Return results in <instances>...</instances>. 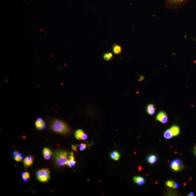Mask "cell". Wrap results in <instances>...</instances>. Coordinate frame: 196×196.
Instances as JSON below:
<instances>
[{"label": "cell", "mask_w": 196, "mask_h": 196, "mask_svg": "<svg viewBox=\"0 0 196 196\" xmlns=\"http://www.w3.org/2000/svg\"><path fill=\"white\" fill-rule=\"evenodd\" d=\"M50 128L54 132L63 135L70 132V128L65 122L60 119H53L50 123Z\"/></svg>", "instance_id": "obj_1"}, {"label": "cell", "mask_w": 196, "mask_h": 196, "mask_svg": "<svg viewBox=\"0 0 196 196\" xmlns=\"http://www.w3.org/2000/svg\"><path fill=\"white\" fill-rule=\"evenodd\" d=\"M69 154L67 152L64 151H57L54 155L55 162L57 166L61 167L67 165Z\"/></svg>", "instance_id": "obj_2"}, {"label": "cell", "mask_w": 196, "mask_h": 196, "mask_svg": "<svg viewBox=\"0 0 196 196\" xmlns=\"http://www.w3.org/2000/svg\"><path fill=\"white\" fill-rule=\"evenodd\" d=\"M50 172L48 169H41L36 173V176L38 180L42 182H46L50 178Z\"/></svg>", "instance_id": "obj_3"}, {"label": "cell", "mask_w": 196, "mask_h": 196, "mask_svg": "<svg viewBox=\"0 0 196 196\" xmlns=\"http://www.w3.org/2000/svg\"><path fill=\"white\" fill-rule=\"evenodd\" d=\"M172 170L175 171H181L183 168V165L182 161L179 159L173 160L170 163Z\"/></svg>", "instance_id": "obj_4"}, {"label": "cell", "mask_w": 196, "mask_h": 196, "mask_svg": "<svg viewBox=\"0 0 196 196\" xmlns=\"http://www.w3.org/2000/svg\"><path fill=\"white\" fill-rule=\"evenodd\" d=\"M35 126L37 130L41 131L45 129L46 127V123L41 118H37L35 123Z\"/></svg>", "instance_id": "obj_5"}, {"label": "cell", "mask_w": 196, "mask_h": 196, "mask_svg": "<svg viewBox=\"0 0 196 196\" xmlns=\"http://www.w3.org/2000/svg\"><path fill=\"white\" fill-rule=\"evenodd\" d=\"M75 138L78 140H85L88 139V135L82 129L77 130L75 132Z\"/></svg>", "instance_id": "obj_6"}, {"label": "cell", "mask_w": 196, "mask_h": 196, "mask_svg": "<svg viewBox=\"0 0 196 196\" xmlns=\"http://www.w3.org/2000/svg\"><path fill=\"white\" fill-rule=\"evenodd\" d=\"M76 162L75 161L73 152H71L68 157L67 165L70 168H73L76 166Z\"/></svg>", "instance_id": "obj_7"}, {"label": "cell", "mask_w": 196, "mask_h": 196, "mask_svg": "<svg viewBox=\"0 0 196 196\" xmlns=\"http://www.w3.org/2000/svg\"><path fill=\"white\" fill-rule=\"evenodd\" d=\"M112 51L113 53L116 55L120 54L123 51V48L119 44H113L112 45Z\"/></svg>", "instance_id": "obj_8"}, {"label": "cell", "mask_w": 196, "mask_h": 196, "mask_svg": "<svg viewBox=\"0 0 196 196\" xmlns=\"http://www.w3.org/2000/svg\"><path fill=\"white\" fill-rule=\"evenodd\" d=\"M33 158L31 155L28 156L26 157L24 160V165L25 167H29L33 164Z\"/></svg>", "instance_id": "obj_9"}, {"label": "cell", "mask_w": 196, "mask_h": 196, "mask_svg": "<svg viewBox=\"0 0 196 196\" xmlns=\"http://www.w3.org/2000/svg\"><path fill=\"white\" fill-rule=\"evenodd\" d=\"M133 180L135 183L139 185L142 186L145 184V180L143 177L140 176H135L133 178Z\"/></svg>", "instance_id": "obj_10"}, {"label": "cell", "mask_w": 196, "mask_h": 196, "mask_svg": "<svg viewBox=\"0 0 196 196\" xmlns=\"http://www.w3.org/2000/svg\"><path fill=\"white\" fill-rule=\"evenodd\" d=\"M43 154L44 159L46 160H49L50 159L52 153L49 149L48 148H44L43 150Z\"/></svg>", "instance_id": "obj_11"}, {"label": "cell", "mask_w": 196, "mask_h": 196, "mask_svg": "<svg viewBox=\"0 0 196 196\" xmlns=\"http://www.w3.org/2000/svg\"><path fill=\"white\" fill-rule=\"evenodd\" d=\"M156 108L154 105L150 104L146 107V111L147 113L150 115H154L155 113Z\"/></svg>", "instance_id": "obj_12"}, {"label": "cell", "mask_w": 196, "mask_h": 196, "mask_svg": "<svg viewBox=\"0 0 196 196\" xmlns=\"http://www.w3.org/2000/svg\"><path fill=\"white\" fill-rule=\"evenodd\" d=\"M186 1V0H167L169 5L174 6H179Z\"/></svg>", "instance_id": "obj_13"}, {"label": "cell", "mask_w": 196, "mask_h": 196, "mask_svg": "<svg viewBox=\"0 0 196 196\" xmlns=\"http://www.w3.org/2000/svg\"><path fill=\"white\" fill-rule=\"evenodd\" d=\"M169 129L172 133L173 137L176 136L179 134L180 128L178 126L176 125L173 126Z\"/></svg>", "instance_id": "obj_14"}, {"label": "cell", "mask_w": 196, "mask_h": 196, "mask_svg": "<svg viewBox=\"0 0 196 196\" xmlns=\"http://www.w3.org/2000/svg\"><path fill=\"white\" fill-rule=\"evenodd\" d=\"M147 162L151 164L155 163L158 160L157 157L154 154H151L147 156Z\"/></svg>", "instance_id": "obj_15"}, {"label": "cell", "mask_w": 196, "mask_h": 196, "mask_svg": "<svg viewBox=\"0 0 196 196\" xmlns=\"http://www.w3.org/2000/svg\"><path fill=\"white\" fill-rule=\"evenodd\" d=\"M110 157L112 159L115 161H119L121 156L117 151H113L110 154Z\"/></svg>", "instance_id": "obj_16"}, {"label": "cell", "mask_w": 196, "mask_h": 196, "mask_svg": "<svg viewBox=\"0 0 196 196\" xmlns=\"http://www.w3.org/2000/svg\"><path fill=\"white\" fill-rule=\"evenodd\" d=\"M113 57V54L111 52H106V53H104L103 56L104 60L107 61H111Z\"/></svg>", "instance_id": "obj_17"}, {"label": "cell", "mask_w": 196, "mask_h": 196, "mask_svg": "<svg viewBox=\"0 0 196 196\" xmlns=\"http://www.w3.org/2000/svg\"><path fill=\"white\" fill-rule=\"evenodd\" d=\"M163 137L166 139H170L173 137V135L169 129L165 131L163 134Z\"/></svg>", "instance_id": "obj_18"}, {"label": "cell", "mask_w": 196, "mask_h": 196, "mask_svg": "<svg viewBox=\"0 0 196 196\" xmlns=\"http://www.w3.org/2000/svg\"><path fill=\"white\" fill-rule=\"evenodd\" d=\"M22 178L25 182H27L30 178V174L28 172H24L22 174Z\"/></svg>", "instance_id": "obj_19"}, {"label": "cell", "mask_w": 196, "mask_h": 196, "mask_svg": "<svg viewBox=\"0 0 196 196\" xmlns=\"http://www.w3.org/2000/svg\"><path fill=\"white\" fill-rule=\"evenodd\" d=\"M166 113L163 111L162 112H161L158 113V115H157L156 117V119L158 121H160L161 119H162V118L165 115H166Z\"/></svg>", "instance_id": "obj_20"}, {"label": "cell", "mask_w": 196, "mask_h": 196, "mask_svg": "<svg viewBox=\"0 0 196 196\" xmlns=\"http://www.w3.org/2000/svg\"><path fill=\"white\" fill-rule=\"evenodd\" d=\"M175 183V182H174V181L168 180L166 182V186L169 187L173 188Z\"/></svg>", "instance_id": "obj_21"}, {"label": "cell", "mask_w": 196, "mask_h": 196, "mask_svg": "<svg viewBox=\"0 0 196 196\" xmlns=\"http://www.w3.org/2000/svg\"><path fill=\"white\" fill-rule=\"evenodd\" d=\"M168 121V117L167 115H165L162 119H161L160 121L161 123H165Z\"/></svg>", "instance_id": "obj_22"}, {"label": "cell", "mask_w": 196, "mask_h": 196, "mask_svg": "<svg viewBox=\"0 0 196 196\" xmlns=\"http://www.w3.org/2000/svg\"><path fill=\"white\" fill-rule=\"evenodd\" d=\"M87 148V145L85 143H81L79 145V150L80 151H83Z\"/></svg>", "instance_id": "obj_23"}, {"label": "cell", "mask_w": 196, "mask_h": 196, "mask_svg": "<svg viewBox=\"0 0 196 196\" xmlns=\"http://www.w3.org/2000/svg\"><path fill=\"white\" fill-rule=\"evenodd\" d=\"M13 157H14V159L17 162L21 161V160H22L21 159V157L19 156V153L16 154Z\"/></svg>", "instance_id": "obj_24"}, {"label": "cell", "mask_w": 196, "mask_h": 196, "mask_svg": "<svg viewBox=\"0 0 196 196\" xmlns=\"http://www.w3.org/2000/svg\"><path fill=\"white\" fill-rule=\"evenodd\" d=\"M77 145L75 146L74 145H72V149H73V150H74L75 151H77Z\"/></svg>", "instance_id": "obj_25"}, {"label": "cell", "mask_w": 196, "mask_h": 196, "mask_svg": "<svg viewBox=\"0 0 196 196\" xmlns=\"http://www.w3.org/2000/svg\"><path fill=\"white\" fill-rule=\"evenodd\" d=\"M178 186H179V185H178V183H175L173 188L174 189H177L178 187Z\"/></svg>", "instance_id": "obj_26"}, {"label": "cell", "mask_w": 196, "mask_h": 196, "mask_svg": "<svg viewBox=\"0 0 196 196\" xmlns=\"http://www.w3.org/2000/svg\"><path fill=\"white\" fill-rule=\"evenodd\" d=\"M194 153L195 155V156L196 157V146H195V147L194 150Z\"/></svg>", "instance_id": "obj_27"}, {"label": "cell", "mask_w": 196, "mask_h": 196, "mask_svg": "<svg viewBox=\"0 0 196 196\" xmlns=\"http://www.w3.org/2000/svg\"><path fill=\"white\" fill-rule=\"evenodd\" d=\"M144 77H143V76H140V80H141V81H142V80H143V79H144Z\"/></svg>", "instance_id": "obj_28"}, {"label": "cell", "mask_w": 196, "mask_h": 196, "mask_svg": "<svg viewBox=\"0 0 196 196\" xmlns=\"http://www.w3.org/2000/svg\"><path fill=\"white\" fill-rule=\"evenodd\" d=\"M17 154V151H14V152L13 153V155H15L16 154Z\"/></svg>", "instance_id": "obj_29"}, {"label": "cell", "mask_w": 196, "mask_h": 196, "mask_svg": "<svg viewBox=\"0 0 196 196\" xmlns=\"http://www.w3.org/2000/svg\"><path fill=\"white\" fill-rule=\"evenodd\" d=\"M190 195V196L194 195H194V194H193V193H191Z\"/></svg>", "instance_id": "obj_30"}, {"label": "cell", "mask_w": 196, "mask_h": 196, "mask_svg": "<svg viewBox=\"0 0 196 196\" xmlns=\"http://www.w3.org/2000/svg\"><path fill=\"white\" fill-rule=\"evenodd\" d=\"M19 156H21V153H19Z\"/></svg>", "instance_id": "obj_31"}, {"label": "cell", "mask_w": 196, "mask_h": 196, "mask_svg": "<svg viewBox=\"0 0 196 196\" xmlns=\"http://www.w3.org/2000/svg\"><path fill=\"white\" fill-rule=\"evenodd\" d=\"M21 159H23V158H24V156H21Z\"/></svg>", "instance_id": "obj_32"}]
</instances>
